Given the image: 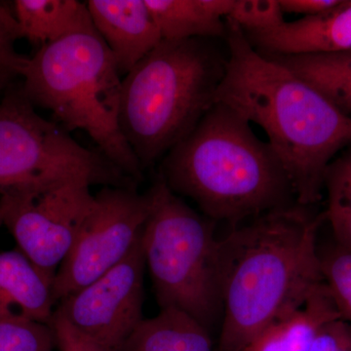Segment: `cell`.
Listing matches in <instances>:
<instances>
[{
	"instance_id": "11",
	"label": "cell",
	"mask_w": 351,
	"mask_h": 351,
	"mask_svg": "<svg viewBox=\"0 0 351 351\" xmlns=\"http://www.w3.org/2000/svg\"><path fill=\"white\" fill-rule=\"evenodd\" d=\"M251 45L265 56L324 54L351 51V0L329 12L302 18L269 29L243 32Z\"/></svg>"
},
{
	"instance_id": "24",
	"label": "cell",
	"mask_w": 351,
	"mask_h": 351,
	"mask_svg": "<svg viewBox=\"0 0 351 351\" xmlns=\"http://www.w3.org/2000/svg\"><path fill=\"white\" fill-rule=\"evenodd\" d=\"M325 219L331 223L335 240L351 248V199L328 195Z\"/></svg>"
},
{
	"instance_id": "10",
	"label": "cell",
	"mask_w": 351,
	"mask_h": 351,
	"mask_svg": "<svg viewBox=\"0 0 351 351\" xmlns=\"http://www.w3.org/2000/svg\"><path fill=\"white\" fill-rule=\"evenodd\" d=\"M145 269L141 235L119 265L62 300L56 313L88 339L108 350L120 351L145 319Z\"/></svg>"
},
{
	"instance_id": "21",
	"label": "cell",
	"mask_w": 351,
	"mask_h": 351,
	"mask_svg": "<svg viewBox=\"0 0 351 351\" xmlns=\"http://www.w3.org/2000/svg\"><path fill=\"white\" fill-rule=\"evenodd\" d=\"M19 27L13 11L0 4V90L8 89L15 78L22 77L29 58L16 50V41L21 39Z\"/></svg>"
},
{
	"instance_id": "27",
	"label": "cell",
	"mask_w": 351,
	"mask_h": 351,
	"mask_svg": "<svg viewBox=\"0 0 351 351\" xmlns=\"http://www.w3.org/2000/svg\"><path fill=\"white\" fill-rule=\"evenodd\" d=\"M283 14H298L306 17L322 15L341 4V0H278Z\"/></svg>"
},
{
	"instance_id": "3",
	"label": "cell",
	"mask_w": 351,
	"mask_h": 351,
	"mask_svg": "<svg viewBox=\"0 0 351 351\" xmlns=\"http://www.w3.org/2000/svg\"><path fill=\"white\" fill-rule=\"evenodd\" d=\"M159 176L208 219L232 226L295 204L276 152L225 104L215 103L188 137L163 157Z\"/></svg>"
},
{
	"instance_id": "9",
	"label": "cell",
	"mask_w": 351,
	"mask_h": 351,
	"mask_svg": "<svg viewBox=\"0 0 351 351\" xmlns=\"http://www.w3.org/2000/svg\"><path fill=\"white\" fill-rule=\"evenodd\" d=\"M151 208L149 193L137 186H103L95 195L71 253L58 269L53 295L62 300L119 265L142 235Z\"/></svg>"
},
{
	"instance_id": "12",
	"label": "cell",
	"mask_w": 351,
	"mask_h": 351,
	"mask_svg": "<svg viewBox=\"0 0 351 351\" xmlns=\"http://www.w3.org/2000/svg\"><path fill=\"white\" fill-rule=\"evenodd\" d=\"M94 27L126 75L162 41L145 0H89Z\"/></svg>"
},
{
	"instance_id": "15",
	"label": "cell",
	"mask_w": 351,
	"mask_h": 351,
	"mask_svg": "<svg viewBox=\"0 0 351 351\" xmlns=\"http://www.w3.org/2000/svg\"><path fill=\"white\" fill-rule=\"evenodd\" d=\"M12 11L21 38L39 48L95 29L86 2L78 0H16Z\"/></svg>"
},
{
	"instance_id": "16",
	"label": "cell",
	"mask_w": 351,
	"mask_h": 351,
	"mask_svg": "<svg viewBox=\"0 0 351 351\" xmlns=\"http://www.w3.org/2000/svg\"><path fill=\"white\" fill-rule=\"evenodd\" d=\"M120 351H214L210 330L189 314L160 309L145 318Z\"/></svg>"
},
{
	"instance_id": "23",
	"label": "cell",
	"mask_w": 351,
	"mask_h": 351,
	"mask_svg": "<svg viewBox=\"0 0 351 351\" xmlns=\"http://www.w3.org/2000/svg\"><path fill=\"white\" fill-rule=\"evenodd\" d=\"M309 351H351V323L337 318L320 327Z\"/></svg>"
},
{
	"instance_id": "28",
	"label": "cell",
	"mask_w": 351,
	"mask_h": 351,
	"mask_svg": "<svg viewBox=\"0 0 351 351\" xmlns=\"http://www.w3.org/2000/svg\"><path fill=\"white\" fill-rule=\"evenodd\" d=\"M3 226L2 225V219H1V213H0V226Z\"/></svg>"
},
{
	"instance_id": "17",
	"label": "cell",
	"mask_w": 351,
	"mask_h": 351,
	"mask_svg": "<svg viewBox=\"0 0 351 351\" xmlns=\"http://www.w3.org/2000/svg\"><path fill=\"white\" fill-rule=\"evenodd\" d=\"M265 57L299 76L351 117V51Z\"/></svg>"
},
{
	"instance_id": "7",
	"label": "cell",
	"mask_w": 351,
	"mask_h": 351,
	"mask_svg": "<svg viewBox=\"0 0 351 351\" xmlns=\"http://www.w3.org/2000/svg\"><path fill=\"white\" fill-rule=\"evenodd\" d=\"M66 184L137 186L101 154L78 144L43 119L22 86H10L0 100V195Z\"/></svg>"
},
{
	"instance_id": "18",
	"label": "cell",
	"mask_w": 351,
	"mask_h": 351,
	"mask_svg": "<svg viewBox=\"0 0 351 351\" xmlns=\"http://www.w3.org/2000/svg\"><path fill=\"white\" fill-rule=\"evenodd\" d=\"M162 40L223 39L226 21L210 8L208 0H145Z\"/></svg>"
},
{
	"instance_id": "19",
	"label": "cell",
	"mask_w": 351,
	"mask_h": 351,
	"mask_svg": "<svg viewBox=\"0 0 351 351\" xmlns=\"http://www.w3.org/2000/svg\"><path fill=\"white\" fill-rule=\"evenodd\" d=\"M323 282L341 319L351 323V248L335 240L318 250Z\"/></svg>"
},
{
	"instance_id": "20",
	"label": "cell",
	"mask_w": 351,
	"mask_h": 351,
	"mask_svg": "<svg viewBox=\"0 0 351 351\" xmlns=\"http://www.w3.org/2000/svg\"><path fill=\"white\" fill-rule=\"evenodd\" d=\"M55 346L52 325L36 321L0 323V351H52Z\"/></svg>"
},
{
	"instance_id": "1",
	"label": "cell",
	"mask_w": 351,
	"mask_h": 351,
	"mask_svg": "<svg viewBox=\"0 0 351 351\" xmlns=\"http://www.w3.org/2000/svg\"><path fill=\"white\" fill-rule=\"evenodd\" d=\"M228 51L215 101L262 127L302 206L322 198L328 168L351 145V117L315 88L258 52L226 20Z\"/></svg>"
},
{
	"instance_id": "13",
	"label": "cell",
	"mask_w": 351,
	"mask_h": 351,
	"mask_svg": "<svg viewBox=\"0 0 351 351\" xmlns=\"http://www.w3.org/2000/svg\"><path fill=\"white\" fill-rule=\"evenodd\" d=\"M53 283L22 252L0 253V323L36 321L52 325Z\"/></svg>"
},
{
	"instance_id": "26",
	"label": "cell",
	"mask_w": 351,
	"mask_h": 351,
	"mask_svg": "<svg viewBox=\"0 0 351 351\" xmlns=\"http://www.w3.org/2000/svg\"><path fill=\"white\" fill-rule=\"evenodd\" d=\"M325 189L328 195L351 199V145L330 164L325 179Z\"/></svg>"
},
{
	"instance_id": "5",
	"label": "cell",
	"mask_w": 351,
	"mask_h": 351,
	"mask_svg": "<svg viewBox=\"0 0 351 351\" xmlns=\"http://www.w3.org/2000/svg\"><path fill=\"white\" fill-rule=\"evenodd\" d=\"M22 78L34 107L50 110L68 131L86 132L110 162L142 181L144 170L120 129L119 68L96 29L39 48Z\"/></svg>"
},
{
	"instance_id": "25",
	"label": "cell",
	"mask_w": 351,
	"mask_h": 351,
	"mask_svg": "<svg viewBox=\"0 0 351 351\" xmlns=\"http://www.w3.org/2000/svg\"><path fill=\"white\" fill-rule=\"evenodd\" d=\"M52 326L56 336V346L60 351H112L78 332L56 311Z\"/></svg>"
},
{
	"instance_id": "2",
	"label": "cell",
	"mask_w": 351,
	"mask_h": 351,
	"mask_svg": "<svg viewBox=\"0 0 351 351\" xmlns=\"http://www.w3.org/2000/svg\"><path fill=\"white\" fill-rule=\"evenodd\" d=\"M324 219L295 203L232 226L219 239L218 351L243 350L323 283L316 243Z\"/></svg>"
},
{
	"instance_id": "8",
	"label": "cell",
	"mask_w": 351,
	"mask_h": 351,
	"mask_svg": "<svg viewBox=\"0 0 351 351\" xmlns=\"http://www.w3.org/2000/svg\"><path fill=\"white\" fill-rule=\"evenodd\" d=\"M91 186L66 184L0 195L2 225L51 282L71 253L95 205Z\"/></svg>"
},
{
	"instance_id": "6",
	"label": "cell",
	"mask_w": 351,
	"mask_h": 351,
	"mask_svg": "<svg viewBox=\"0 0 351 351\" xmlns=\"http://www.w3.org/2000/svg\"><path fill=\"white\" fill-rule=\"evenodd\" d=\"M147 193L151 208L142 244L157 304L189 314L210 330L221 319L219 239L212 221L173 193L159 175Z\"/></svg>"
},
{
	"instance_id": "14",
	"label": "cell",
	"mask_w": 351,
	"mask_h": 351,
	"mask_svg": "<svg viewBox=\"0 0 351 351\" xmlns=\"http://www.w3.org/2000/svg\"><path fill=\"white\" fill-rule=\"evenodd\" d=\"M337 318V307L321 283L302 306L274 321L242 351H309L320 327Z\"/></svg>"
},
{
	"instance_id": "4",
	"label": "cell",
	"mask_w": 351,
	"mask_h": 351,
	"mask_svg": "<svg viewBox=\"0 0 351 351\" xmlns=\"http://www.w3.org/2000/svg\"><path fill=\"white\" fill-rule=\"evenodd\" d=\"M218 40H162L122 80L120 129L143 170L188 137L216 103L228 60Z\"/></svg>"
},
{
	"instance_id": "22",
	"label": "cell",
	"mask_w": 351,
	"mask_h": 351,
	"mask_svg": "<svg viewBox=\"0 0 351 351\" xmlns=\"http://www.w3.org/2000/svg\"><path fill=\"white\" fill-rule=\"evenodd\" d=\"M226 20L232 21L243 32L263 31L286 22L278 0H234Z\"/></svg>"
},
{
	"instance_id": "29",
	"label": "cell",
	"mask_w": 351,
	"mask_h": 351,
	"mask_svg": "<svg viewBox=\"0 0 351 351\" xmlns=\"http://www.w3.org/2000/svg\"><path fill=\"white\" fill-rule=\"evenodd\" d=\"M1 92H2L1 90H0V93H1Z\"/></svg>"
}]
</instances>
